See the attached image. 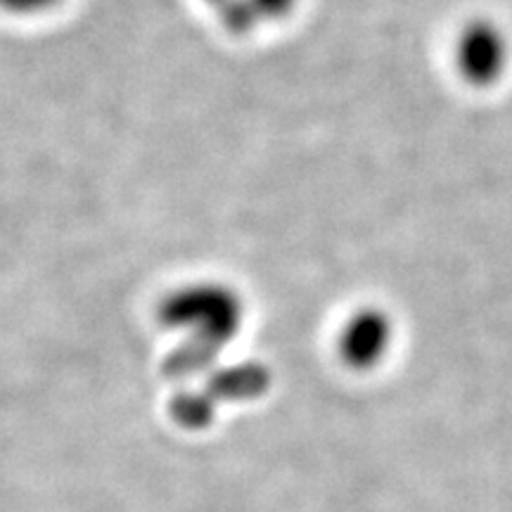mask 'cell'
<instances>
[{"label": "cell", "instance_id": "6da1fadb", "mask_svg": "<svg viewBox=\"0 0 512 512\" xmlns=\"http://www.w3.org/2000/svg\"><path fill=\"white\" fill-rule=\"evenodd\" d=\"M157 318L166 330L185 335V347L171 361V375L200 373L233 344L247 320L242 294L221 280H190L159 299Z\"/></svg>", "mask_w": 512, "mask_h": 512}, {"label": "cell", "instance_id": "7a4b0ae2", "mask_svg": "<svg viewBox=\"0 0 512 512\" xmlns=\"http://www.w3.org/2000/svg\"><path fill=\"white\" fill-rule=\"evenodd\" d=\"M453 62L460 79L470 86H494L510 64L508 36L491 19H472L458 31Z\"/></svg>", "mask_w": 512, "mask_h": 512}, {"label": "cell", "instance_id": "3957f363", "mask_svg": "<svg viewBox=\"0 0 512 512\" xmlns=\"http://www.w3.org/2000/svg\"><path fill=\"white\" fill-rule=\"evenodd\" d=\"M394 342V323L387 311L356 309L337 332L339 361L351 370H373L384 361Z\"/></svg>", "mask_w": 512, "mask_h": 512}, {"label": "cell", "instance_id": "277c9868", "mask_svg": "<svg viewBox=\"0 0 512 512\" xmlns=\"http://www.w3.org/2000/svg\"><path fill=\"white\" fill-rule=\"evenodd\" d=\"M266 389V375L256 368H235L228 370L219 377H214L204 392L214 399L216 406L221 401H240L249 399V396L261 394Z\"/></svg>", "mask_w": 512, "mask_h": 512}, {"label": "cell", "instance_id": "5b68a950", "mask_svg": "<svg viewBox=\"0 0 512 512\" xmlns=\"http://www.w3.org/2000/svg\"><path fill=\"white\" fill-rule=\"evenodd\" d=\"M216 406L214 399L204 392H188V394H178L174 401H171V420L176 422L178 427L190 432H200L207 430V427L214 425L216 420Z\"/></svg>", "mask_w": 512, "mask_h": 512}, {"label": "cell", "instance_id": "8992f818", "mask_svg": "<svg viewBox=\"0 0 512 512\" xmlns=\"http://www.w3.org/2000/svg\"><path fill=\"white\" fill-rule=\"evenodd\" d=\"M62 5L64 0H0V12L17 19H36L53 15Z\"/></svg>", "mask_w": 512, "mask_h": 512}, {"label": "cell", "instance_id": "52a82bcc", "mask_svg": "<svg viewBox=\"0 0 512 512\" xmlns=\"http://www.w3.org/2000/svg\"><path fill=\"white\" fill-rule=\"evenodd\" d=\"M299 0H245V5L252 12L256 24L261 22H280L290 17Z\"/></svg>", "mask_w": 512, "mask_h": 512}, {"label": "cell", "instance_id": "ba28073f", "mask_svg": "<svg viewBox=\"0 0 512 512\" xmlns=\"http://www.w3.org/2000/svg\"><path fill=\"white\" fill-rule=\"evenodd\" d=\"M204 3L211 5V8H214L216 12H223L230 3H233V0H204Z\"/></svg>", "mask_w": 512, "mask_h": 512}]
</instances>
